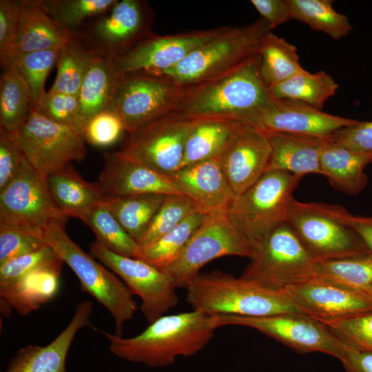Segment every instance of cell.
<instances>
[{"label": "cell", "mask_w": 372, "mask_h": 372, "mask_svg": "<svg viewBox=\"0 0 372 372\" xmlns=\"http://www.w3.org/2000/svg\"><path fill=\"white\" fill-rule=\"evenodd\" d=\"M197 120L172 112L130 135L124 148L152 169L171 176L181 167L185 142Z\"/></svg>", "instance_id": "9a60e30c"}, {"label": "cell", "mask_w": 372, "mask_h": 372, "mask_svg": "<svg viewBox=\"0 0 372 372\" xmlns=\"http://www.w3.org/2000/svg\"><path fill=\"white\" fill-rule=\"evenodd\" d=\"M335 141L372 158V121H360L343 127L331 137Z\"/></svg>", "instance_id": "f907efd6"}, {"label": "cell", "mask_w": 372, "mask_h": 372, "mask_svg": "<svg viewBox=\"0 0 372 372\" xmlns=\"http://www.w3.org/2000/svg\"><path fill=\"white\" fill-rule=\"evenodd\" d=\"M251 258V249L225 213L207 214L178 256L161 269L177 288L186 289L210 261L225 256Z\"/></svg>", "instance_id": "8fae6325"}, {"label": "cell", "mask_w": 372, "mask_h": 372, "mask_svg": "<svg viewBox=\"0 0 372 372\" xmlns=\"http://www.w3.org/2000/svg\"><path fill=\"white\" fill-rule=\"evenodd\" d=\"M21 9V1H0V64L3 69L14 56Z\"/></svg>", "instance_id": "7dc6e473"}, {"label": "cell", "mask_w": 372, "mask_h": 372, "mask_svg": "<svg viewBox=\"0 0 372 372\" xmlns=\"http://www.w3.org/2000/svg\"><path fill=\"white\" fill-rule=\"evenodd\" d=\"M260 74L269 88L303 71L296 46L270 31L259 48Z\"/></svg>", "instance_id": "836d02e7"}, {"label": "cell", "mask_w": 372, "mask_h": 372, "mask_svg": "<svg viewBox=\"0 0 372 372\" xmlns=\"http://www.w3.org/2000/svg\"><path fill=\"white\" fill-rule=\"evenodd\" d=\"M118 0H51L44 6L66 30L76 34V30L85 20L97 17L109 10Z\"/></svg>", "instance_id": "ab89813d"}, {"label": "cell", "mask_w": 372, "mask_h": 372, "mask_svg": "<svg viewBox=\"0 0 372 372\" xmlns=\"http://www.w3.org/2000/svg\"><path fill=\"white\" fill-rule=\"evenodd\" d=\"M46 183L55 204L68 218L81 220L105 198L98 183L86 181L70 165L48 175Z\"/></svg>", "instance_id": "f1b7e54d"}, {"label": "cell", "mask_w": 372, "mask_h": 372, "mask_svg": "<svg viewBox=\"0 0 372 372\" xmlns=\"http://www.w3.org/2000/svg\"><path fill=\"white\" fill-rule=\"evenodd\" d=\"M41 238L74 271L81 290L108 311L115 322V334L122 335L124 324L133 318L138 309L134 294L127 285L76 244L67 234L64 225L49 226Z\"/></svg>", "instance_id": "8992f818"}, {"label": "cell", "mask_w": 372, "mask_h": 372, "mask_svg": "<svg viewBox=\"0 0 372 372\" xmlns=\"http://www.w3.org/2000/svg\"><path fill=\"white\" fill-rule=\"evenodd\" d=\"M259 68L258 56L225 76L184 87L173 112L192 119L227 118L256 126L275 101Z\"/></svg>", "instance_id": "7a4b0ae2"}, {"label": "cell", "mask_w": 372, "mask_h": 372, "mask_svg": "<svg viewBox=\"0 0 372 372\" xmlns=\"http://www.w3.org/2000/svg\"><path fill=\"white\" fill-rule=\"evenodd\" d=\"M186 301L194 310L211 316L265 317L300 313L284 289L220 270L200 273L187 287Z\"/></svg>", "instance_id": "3957f363"}, {"label": "cell", "mask_w": 372, "mask_h": 372, "mask_svg": "<svg viewBox=\"0 0 372 372\" xmlns=\"http://www.w3.org/2000/svg\"><path fill=\"white\" fill-rule=\"evenodd\" d=\"M59 263L64 262L47 244L34 252L11 259L0 265V291L33 270Z\"/></svg>", "instance_id": "7bdbcfd3"}, {"label": "cell", "mask_w": 372, "mask_h": 372, "mask_svg": "<svg viewBox=\"0 0 372 372\" xmlns=\"http://www.w3.org/2000/svg\"><path fill=\"white\" fill-rule=\"evenodd\" d=\"M287 221L252 253L241 277L273 289L313 278L318 263Z\"/></svg>", "instance_id": "ba28073f"}, {"label": "cell", "mask_w": 372, "mask_h": 372, "mask_svg": "<svg viewBox=\"0 0 372 372\" xmlns=\"http://www.w3.org/2000/svg\"><path fill=\"white\" fill-rule=\"evenodd\" d=\"M372 300V284L360 290Z\"/></svg>", "instance_id": "11a10c76"}, {"label": "cell", "mask_w": 372, "mask_h": 372, "mask_svg": "<svg viewBox=\"0 0 372 372\" xmlns=\"http://www.w3.org/2000/svg\"><path fill=\"white\" fill-rule=\"evenodd\" d=\"M243 124L227 118L198 119L188 134L180 169L220 158Z\"/></svg>", "instance_id": "f546056e"}, {"label": "cell", "mask_w": 372, "mask_h": 372, "mask_svg": "<svg viewBox=\"0 0 372 372\" xmlns=\"http://www.w3.org/2000/svg\"><path fill=\"white\" fill-rule=\"evenodd\" d=\"M217 329L214 316L194 310L163 315L138 335L123 338L101 330L116 357L150 367L173 364L178 356H191L205 348Z\"/></svg>", "instance_id": "6da1fadb"}, {"label": "cell", "mask_w": 372, "mask_h": 372, "mask_svg": "<svg viewBox=\"0 0 372 372\" xmlns=\"http://www.w3.org/2000/svg\"><path fill=\"white\" fill-rule=\"evenodd\" d=\"M75 35L61 50L57 73L49 91L79 96L93 50L82 44Z\"/></svg>", "instance_id": "f35d334b"}, {"label": "cell", "mask_w": 372, "mask_h": 372, "mask_svg": "<svg viewBox=\"0 0 372 372\" xmlns=\"http://www.w3.org/2000/svg\"><path fill=\"white\" fill-rule=\"evenodd\" d=\"M338 87L339 85L326 72L310 73L304 70L269 90L276 99L296 101L321 110Z\"/></svg>", "instance_id": "d6a6232c"}, {"label": "cell", "mask_w": 372, "mask_h": 372, "mask_svg": "<svg viewBox=\"0 0 372 372\" xmlns=\"http://www.w3.org/2000/svg\"><path fill=\"white\" fill-rule=\"evenodd\" d=\"M347 372H372V353L359 351L346 345L341 362Z\"/></svg>", "instance_id": "f5cc1de1"}, {"label": "cell", "mask_w": 372, "mask_h": 372, "mask_svg": "<svg viewBox=\"0 0 372 372\" xmlns=\"http://www.w3.org/2000/svg\"><path fill=\"white\" fill-rule=\"evenodd\" d=\"M35 108L29 86L13 62L0 80V128L16 133Z\"/></svg>", "instance_id": "4dcf8cb0"}, {"label": "cell", "mask_w": 372, "mask_h": 372, "mask_svg": "<svg viewBox=\"0 0 372 372\" xmlns=\"http://www.w3.org/2000/svg\"><path fill=\"white\" fill-rule=\"evenodd\" d=\"M271 153L267 168L299 177L320 174V150L324 138L292 134L265 132Z\"/></svg>", "instance_id": "484cf974"}, {"label": "cell", "mask_w": 372, "mask_h": 372, "mask_svg": "<svg viewBox=\"0 0 372 372\" xmlns=\"http://www.w3.org/2000/svg\"><path fill=\"white\" fill-rule=\"evenodd\" d=\"M284 291L298 310L322 322L372 311V300L360 291L311 278Z\"/></svg>", "instance_id": "ac0fdd59"}, {"label": "cell", "mask_w": 372, "mask_h": 372, "mask_svg": "<svg viewBox=\"0 0 372 372\" xmlns=\"http://www.w3.org/2000/svg\"><path fill=\"white\" fill-rule=\"evenodd\" d=\"M25 160L14 134L0 128V191L17 177Z\"/></svg>", "instance_id": "c3c4849f"}, {"label": "cell", "mask_w": 372, "mask_h": 372, "mask_svg": "<svg viewBox=\"0 0 372 372\" xmlns=\"http://www.w3.org/2000/svg\"><path fill=\"white\" fill-rule=\"evenodd\" d=\"M343 207L324 203L293 200L287 222L310 254L326 261L371 252L348 223Z\"/></svg>", "instance_id": "52a82bcc"}, {"label": "cell", "mask_w": 372, "mask_h": 372, "mask_svg": "<svg viewBox=\"0 0 372 372\" xmlns=\"http://www.w3.org/2000/svg\"><path fill=\"white\" fill-rule=\"evenodd\" d=\"M184 87L145 72L120 76L112 108L118 114L129 136L147 124L172 113Z\"/></svg>", "instance_id": "4fadbf2b"}, {"label": "cell", "mask_w": 372, "mask_h": 372, "mask_svg": "<svg viewBox=\"0 0 372 372\" xmlns=\"http://www.w3.org/2000/svg\"><path fill=\"white\" fill-rule=\"evenodd\" d=\"M170 177L183 194L205 214H227L235 198L220 157L184 167Z\"/></svg>", "instance_id": "7402d4cb"}, {"label": "cell", "mask_w": 372, "mask_h": 372, "mask_svg": "<svg viewBox=\"0 0 372 372\" xmlns=\"http://www.w3.org/2000/svg\"><path fill=\"white\" fill-rule=\"evenodd\" d=\"M271 147L266 132L243 124L220 156L227 179L236 196L256 183L266 172Z\"/></svg>", "instance_id": "ffe728a7"}, {"label": "cell", "mask_w": 372, "mask_h": 372, "mask_svg": "<svg viewBox=\"0 0 372 372\" xmlns=\"http://www.w3.org/2000/svg\"><path fill=\"white\" fill-rule=\"evenodd\" d=\"M103 157L97 183L105 197L141 194L185 196L170 176L152 169L125 148L106 152Z\"/></svg>", "instance_id": "d6986e66"}, {"label": "cell", "mask_w": 372, "mask_h": 372, "mask_svg": "<svg viewBox=\"0 0 372 372\" xmlns=\"http://www.w3.org/2000/svg\"><path fill=\"white\" fill-rule=\"evenodd\" d=\"M314 278L353 290L372 284V253L318 262Z\"/></svg>", "instance_id": "74e56055"}, {"label": "cell", "mask_w": 372, "mask_h": 372, "mask_svg": "<svg viewBox=\"0 0 372 372\" xmlns=\"http://www.w3.org/2000/svg\"><path fill=\"white\" fill-rule=\"evenodd\" d=\"M21 3L13 58L34 51L61 49L76 35L59 24L44 6L43 1H21Z\"/></svg>", "instance_id": "cb8c5ba5"}, {"label": "cell", "mask_w": 372, "mask_h": 372, "mask_svg": "<svg viewBox=\"0 0 372 372\" xmlns=\"http://www.w3.org/2000/svg\"><path fill=\"white\" fill-rule=\"evenodd\" d=\"M372 158L335 141L324 138L320 150L322 175L335 189L349 195L361 192L366 186L365 167Z\"/></svg>", "instance_id": "83f0119b"}, {"label": "cell", "mask_w": 372, "mask_h": 372, "mask_svg": "<svg viewBox=\"0 0 372 372\" xmlns=\"http://www.w3.org/2000/svg\"><path fill=\"white\" fill-rule=\"evenodd\" d=\"M347 220L372 253V215L355 216L349 212Z\"/></svg>", "instance_id": "db71d44e"}, {"label": "cell", "mask_w": 372, "mask_h": 372, "mask_svg": "<svg viewBox=\"0 0 372 372\" xmlns=\"http://www.w3.org/2000/svg\"><path fill=\"white\" fill-rule=\"evenodd\" d=\"M36 110L54 122L80 131L79 96L48 91Z\"/></svg>", "instance_id": "bcb514c9"}, {"label": "cell", "mask_w": 372, "mask_h": 372, "mask_svg": "<svg viewBox=\"0 0 372 372\" xmlns=\"http://www.w3.org/2000/svg\"><path fill=\"white\" fill-rule=\"evenodd\" d=\"M61 48L50 49L21 54L15 56L14 63L27 82L31 92L35 109L47 92L46 79L56 63Z\"/></svg>", "instance_id": "60d3db41"}, {"label": "cell", "mask_w": 372, "mask_h": 372, "mask_svg": "<svg viewBox=\"0 0 372 372\" xmlns=\"http://www.w3.org/2000/svg\"><path fill=\"white\" fill-rule=\"evenodd\" d=\"M323 323L347 346L372 353V311Z\"/></svg>", "instance_id": "ee69618b"}, {"label": "cell", "mask_w": 372, "mask_h": 372, "mask_svg": "<svg viewBox=\"0 0 372 372\" xmlns=\"http://www.w3.org/2000/svg\"><path fill=\"white\" fill-rule=\"evenodd\" d=\"M207 214L198 210L179 225L149 245L140 248L137 258L161 269L173 262L203 222Z\"/></svg>", "instance_id": "8d00e7d4"}, {"label": "cell", "mask_w": 372, "mask_h": 372, "mask_svg": "<svg viewBox=\"0 0 372 372\" xmlns=\"http://www.w3.org/2000/svg\"><path fill=\"white\" fill-rule=\"evenodd\" d=\"M81 220L94 232L99 244L117 254L138 258L140 246L103 202L90 210Z\"/></svg>", "instance_id": "d590c367"}, {"label": "cell", "mask_w": 372, "mask_h": 372, "mask_svg": "<svg viewBox=\"0 0 372 372\" xmlns=\"http://www.w3.org/2000/svg\"><path fill=\"white\" fill-rule=\"evenodd\" d=\"M45 245L38 236L0 227V265L18 256L34 252Z\"/></svg>", "instance_id": "681fc988"}, {"label": "cell", "mask_w": 372, "mask_h": 372, "mask_svg": "<svg viewBox=\"0 0 372 372\" xmlns=\"http://www.w3.org/2000/svg\"><path fill=\"white\" fill-rule=\"evenodd\" d=\"M271 30L260 17L249 25L227 26L176 65L149 74L183 87L220 79L257 58L262 39Z\"/></svg>", "instance_id": "277c9868"}, {"label": "cell", "mask_w": 372, "mask_h": 372, "mask_svg": "<svg viewBox=\"0 0 372 372\" xmlns=\"http://www.w3.org/2000/svg\"><path fill=\"white\" fill-rule=\"evenodd\" d=\"M68 217L50 193L46 178L25 160L17 177L0 191V227L25 232L42 239L52 225H65Z\"/></svg>", "instance_id": "9c48e42d"}, {"label": "cell", "mask_w": 372, "mask_h": 372, "mask_svg": "<svg viewBox=\"0 0 372 372\" xmlns=\"http://www.w3.org/2000/svg\"><path fill=\"white\" fill-rule=\"evenodd\" d=\"M167 196L158 194H132L105 197L103 203L127 233L139 244Z\"/></svg>", "instance_id": "1f68e13d"}, {"label": "cell", "mask_w": 372, "mask_h": 372, "mask_svg": "<svg viewBox=\"0 0 372 372\" xmlns=\"http://www.w3.org/2000/svg\"><path fill=\"white\" fill-rule=\"evenodd\" d=\"M154 13L147 2L122 0L97 17L90 39L94 50L114 58L123 55L154 34Z\"/></svg>", "instance_id": "2e32d148"}, {"label": "cell", "mask_w": 372, "mask_h": 372, "mask_svg": "<svg viewBox=\"0 0 372 372\" xmlns=\"http://www.w3.org/2000/svg\"><path fill=\"white\" fill-rule=\"evenodd\" d=\"M251 3L271 30L292 20L287 0H251Z\"/></svg>", "instance_id": "816d5d0a"}, {"label": "cell", "mask_w": 372, "mask_h": 372, "mask_svg": "<svg viewBox=\"0 0 372 372\" xmlns=\"http://www.w3.org/2000/svg\"><path fill=\"white\" fill-rule=\"evenodd\" d=\"M13 134L29 164L45 178L72 161H82L87 152L79 130L54 122L35 108Z\"/></svg>", "instance_id": "30bf717a"}, {"label": "cell", "mask_w": 372, "mask_h": 372, "mask_svg": "<svg viewBox=\"0 0 372 372\" xmlns=\"http://www.w3.org/2000/svg\"><path fill=\"white\" fill-rule=\"evenodd\" d=\"M291 19L303 22L334 40L348 35L352 30L348 17L338 12L331 0H287Z\"/></svg>", "instance_id": "e575fe53"}, {"label": "cell", "mask_w": 372, "mask_h": 372, "mask_svg": "<svg viewBox=\"0 0 372 372\" xmlns=\"http://www.w3.org/2000/svg\"><path fill=\"white\" fill-rule=\"evenodd\" d=\"M90 254L139 296L148 324L177 305L178 288L171 276L161 269L141 259L114 253L96 241L91 243Z\"/></svg>", "instance_id": "5bb4252c"}, {"label": "cell", "mask_w": 372, "mask_h": 372, "mask_svg": "<svg viewBox=\"0 0 372 372\" xmlns=\"http://www.w3.org/2000/svg\"><path fill=\"white\" fill-rule=\"evenodd\" d=\"M93 304L79 302L72 320L62 332L46 346L28 345L20 349L8 364L6 372H68L67 355L77 332L92 327Z\"/></svg>", "instance_id": "603a6c76"}, {"label": "cell", "mask_w": 372, "mask_h": 372, "mask_svg": "<svg viewBox=\"0 0 372 372\" xmlns=\"http://www.w3.org/2000/svg\"><path fill=\"white\" fill-rule=\"evenodd\" d=\"M300 179L288 172L269 171L235 196L227 214L252 253L276 227L287 221Z\"/></svg>", "instance_id": "5b68a950"}, {"label": "cell", "mask_w": 372, "mask_h": 372, "mask_svg": "<svg viewBox=\"0 0 372 372\" xmlns=\"http://www.w3.org/2000/svg\"><path fill=\"white\" fill-rule=\"evenodd\" d=\"M123 131H125L123 121L111 107L87 121L81 133L87 143L97 147H107L119 138Z\"/></svg>", "instance_id": "f6af8a7d"}, {"label": "cell", "mask_w": 372, "mask_h": 372, "mask_svg": "<svg viewBox=\"0 0 372 372\" xmlns=\"http://www.w3.org/2000/svg\"><path fill=\"white\" fill-rule=\"evenodd\" d=\"M198 210L200 209L194 203L185 196H168L140 241V248L149 245L169 232Z\"/></svg>", "instance_id": "b9f144b4"}, {"label": "cell", "mask_w": 372, "mask_h": 372, "mask_svg": "<svg viewBox=\"0 0 372 372\" xmlns=\"http://www.w3.org/2000/svg\"><path fill=\"white\" fill-rule=\"evenodd\" d=\"M358 121L322 112L302 102L275 99L260 117L256 127L265 132L327 138Z\"/></svg>", "instance_id": "44dd1931"}, {"label": "cell", "mask_w": 372, "mask_h": 372, "mask_svg": "<svg viewBox=\"0 0 372 372\" xmlns=\"http://www.w3.org/2000/svg\"><path fill=\"white\" fill-rule=\"evenodd\" d=\"M63 264L33 270L0 291L1 313L8 317L14 309L19 314L27 316L52 299L59 290Z\"/></svg>", "instance_id": "4316f807"}, {"label": "cell", "mask_w": 372, "mask_h": 372, "mask_svg": "<svg viewBox=\"0 0 372 372\" xmlns=\"http://www.w3.org/2000/svg\"><path fill=\"white\" fill-rule=\"evenodd\" d=\"M216 327L240 325L254 329L301 353L321 352L340 362L346 344L323 322L300 313L265 317L236 315L214 316Z\"/></svg>", "instance_id": "7c38bea8"}, {"label": "cell", "mask_w": 372, "mask_h": 372, "mask_svg": "<svg viewBox=\"0 0 372 372\" xmlns=\"http://www.w3.org/2000/svg\"><path fill=\"white\" fill-rule=\"evenodd\" d=\"M120 76L113 56L93 50L79 93L81 132L92 117L112 107Z\"/></svg>", "instance_id": "d4e9b609"}, {"label": "cell", "mask_w": 372, "mask_h": 372, "mask_svg": "<svg viewBox=\"0 0 372 372\" xmlns=\"http://www.w3.org/2000/svg\"><path fill=\"white\" fill-rule=\"evenodd\" d=\"M221 26L204 30L156 35L145 39L122 56L114 58L121 75L132 72L156 73L184 59L200 45L225 30Z\"/></svg>", "instance_id": "e0dca14e"}]
</instances>
